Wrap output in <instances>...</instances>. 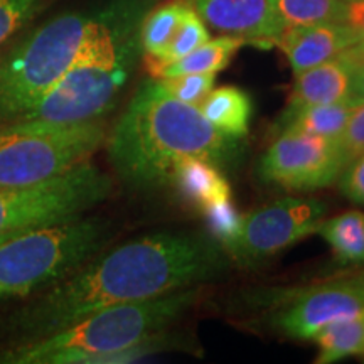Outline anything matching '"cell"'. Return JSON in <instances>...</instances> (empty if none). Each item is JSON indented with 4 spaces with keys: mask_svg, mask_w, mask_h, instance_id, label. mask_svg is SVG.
I'll use <instances>...</instances> for the list:
<instances>
[{
    "mask_svg": "<svg viewBox=\"0 0 364 364\" xmlns=\"http://www.w3.org/2000/svg\"><path fill=\"white\" fill-rule=\"evenodd\" d=\"M226 255L199 235L157 233L100 252L66 277L17 299L0 317V346L51 336L91 314L218 279Z\"/></svg>",
    "mask_w": 364,
    "mask_h": 364,
    "instance_id": "1",
    "label": "cell"
},
{
    "mask_svg": "<svg viewBox=\"0 0 364 364\" xmlns=\"http://www.w3.org/2000/svg\"><path fill=\"white\" fill-rule=\"evenodd\" d=\"M107 144L117 176L135 189L171 186L184 157H203L221 169L241 154L240 139L218 130L199 107L172 97L157 78L140 85Z\"/></svg>",
    "mask_w": 364,
    "mask_h": 364,
    "instance_id": "2",
    "label": "cell"
},
{
    "mask_svg": "<svg viewBox=\"0 0 364 364\" xmlns=\"http://www.w3.org/2000/svg\"><path fill=\"white\" fill-rule=\"evenodd\" d=\"M196 300L194 287L139 302L118 304L29 343L0 346V364H115L156 353L159 332Z\"/></svg>",
    "mask_w": 364,
    "mask_h": 364,
    "instance_id": "3",
    "label": "cell"
},
{
    "mask_svg": "<svg viewBox=\"0 0 364 364\" xmlns=\"http://www.w3.org/2000/svg\"><path fill=\"white\" fill-rule=\"evenodd\" d=\"M145 14L144 0H113L110 17L81 56L17 120L80 124L107 115L142 53Z\"/></svg>",
    "mask_w": 364,
    "mask_h": 364,
    "instance_id": "4",
    "label": "cell"
},
{
    "mask_svg": "<svg viewBox=\"0 0 364 364\" xmlns=\"http://www.w3.org/2000/svg\"><path fill=\"white\" fill-rule=\"evenodd\" d=\"M110 6L58 14L0 46V125L17 120L81 56L108 21Z\"/></svg>",
    "mask_w": 364,
    "mask_h": 364,
    "instance_id": "5",
    "label": "cell"
},
{
    "mask_svg": "<svg viewBox=\"0 0 364 364\" xmlns=\"http://www.w3.org/2000/svg\"><path fill=\"white\" fill-rule=\"evenodd\" d=\"M110 240L98 218H71L34 228L0 245V300H17L66 277Z\"/></svg>",
    "mask_w": 364,
    "mask_h": 364,
    "instance_id": "6",
    "label": "cell"
},
{
    "mask_svg": "<svg viewBox=\"0 0 364 364\" xmlns=\"http://www.w3.org/2000/svg\"><path fill=\"white\" fill-rule=\"evenodd\" d=\"M105 142L102 118L80 124L17 120L0 125V188L54 179L88 162Z\"/></svg>",
    "mask_w": 364,
    "mask_h": 364,
    "instance_id": "7",
    "label": "cell"
},
{
    "mask_svg": "<svg viewBox=\"0 0 364 364\" xmlns=\"http://www.w3.org/2000/svg\"><path fill=\"white\" fill-rule=\"evenodd\" d=\"M112 191V177L91 161L39 184L0 188V245L34 228L83 216Z\"/></svg>",
    "mask_w": 364,
    "mask_h": 364,
    "instance_id": "8",
    "label": "cell"
},
{
    "mask_svg": "<svg viewBox=\"0 0 364 364\" xmlns=\"http://www.w3.org/2000/svg\"><path fill=\"white\" fill-rule=\"evenodd\" d=\"M327 204L314 198H284L241 218L233 243L228 247L241 263H257L317 233Z\"/></svg>",
    "mask_w": 364,
    "mask_h": 364,
    "instance_id": "9",
    "label": "cell"
},
{
    "mask_svg": "<svg viewBox=\"0 0 364 364\" xmlns=\"http://www.w3.org/2000/svg\"><path fill=\"white\" fill-rule=\"evenodd\" d=\"M343 169L338 140L285 132L262 156L258 177L265 184L289 191H316L338 181Z\"/></svg>",
    "mask_w": 364,
    "mask_h": 364,
    "instance_id": "10",
    "label": "cell"
},
{
    "mask_svg": "<svg viewBox=\"0 0 364 364\" xmlns=\"http://www.w3.org/2000/svg\"><path fill=\"white\" fill-rule=\"evenodd\" d=\"M364 314L356 280L329 282L295 292L273 316V326L292 339L311 341L332 322Z\"/></svg>",
    "mask_w": 364,
    "mask_h": 364,
    "instance_id": "11",
    "label": "cell"
},
{
    "mask_svg": "<svg viewBox=\"0 0 364 364\" xmlns=\"http://www.w3.org/2000/svg\"><path fill=\"white\" fill-rule=\"evenodd\" d=\"M189 4L211 29L238 36L247 43L273 46L284 33L270 0H189Z\"/></svg>",
    "mask_w": 364,
    "mask_h": 364,
    "instance_id": "12",
    "label": "cell"
},
{
    "mask_svg": "<svg viewBox=\"0 0 364 364\" xmlns=\"http://www.w3.org/2000/svg\"><path fill=\"white\" fill-rule=\"evenodd\" d=\"M363 36L348 22L295 26L285 29L275 46L284 51L295 75L338 58Z\"/></svg>",
    "mask_w": 364,
    "mask_h": 364,
    "instance_id": "13",
    "label": "cell"
},
{
    "mask_svg": "<svg viewBox=\"0 0 364 364\" xmlns=\"http://www.w3.org/2000/svg\"><path fill=\"white\" fill-rule=\"evenodd\" d=\"M351 63L343 54L311 70L295 75L294 90L287 107L332 105L349 102L353 88Z\"/></svg>",
    "mask_w": 364,
    "mask_h": 364,
    "instance_id": "14",
    "label": "cell"
},
{
    "mask_svg": "<svg viewBox=\"0 0 364 364\" xmlns=\"http://www.w3.org/2000/svg\"><path fill=\"white\" fill-rule=\"evenodd\" d=\"M171 186L198 211L231 201L230 182L220 167L203 157H184L172 171Z\"/></svg>",
    "mask_w": 364,
    "mask_h": 364,
    "instance_id": "15",
    "label": "cell"
},
{
    "mask_svg": "<svg viewBox=\"0 0 364 364\" xmlns=\"http://www.w3.org/2000/svg\"><path fill=\"white\" fill-rule=\"evenodd\" d=\"M356 103V100H349V102L332 105L287 107L282 117L273 124L272 132L275 135L285 132H300V134L322 135L338 140Z\"/></svg>",
    "mask_w": 364,
    "mask_h": 364,
    "instance_id": "16",
    "label": "cell"
},
{
    "mask_svg": "<svg viewBox=\"0 0 364 364\" xmlns=\"http://www.w3.org/2000/svg\"><path fill=\"white\" fill-rule=\"evenodd\" d=\"M247 44V41L238 36H221V38L209 39L196 48L188 56L171 65L156 68L150 71L152 78H176L184 75H201V73H218L230 65L231 58L240 51V48Z\"/></svg>",
    "mask_w": 364,
    "mask_h": 364,
    "instance_id": "17",
    "label": "cell"
},
{
    "mask_svg": "<svg viewBox=\"0 0 364 364\" xmlns=\"http://www.w3.org/2000/svg\"><path fill=\"white\" fill-rule=\"evenodd\" d=\"M199 110L223 134L243 139L248 134L253 105L247 91L236 86H221L211 90Z\"/></svg>",
    "mask_w": 364,
    "mask_h": 364,
    "instance_id": "18",
    "label": "cell"
},
{
    "mask_svg": "<svg viewBox=\"0 0 364 364\" xmlns=\"http://www.w3.org/2000/svg\"><path fill=\"white\" fill-rule=\"evenodd\" d=\"M317 233L331 245L339 263H364V213L349 211L324 220Z\"/></svg>",
    "mask_w": 364,
    "mask_h": 364,
    "instance_id": "19",
    "label": "cell"
},
{
    "mask_svg": "<svg viewBox=\"0 0 364 364\" xmlns=\"http://www.w3.org/2000/svg\"><path fill=\"white\" fill-rule=\"evenodd\" d=\"M318 346L316 363L331 364L349 356H364V314L324 327L314 338Z\"/></svg>",
    "mask_w": 364,
    "mask_h": 364,
    "instance_id": "20",
    "label": "cell"
},
{
    "mask_svg": "<svg viewBox=\"0 0 364 364\" xmlns=\"http://www.w3.org/2000/svg\"><path fill=\"white\" fill-rule=\"evenodd\" d=\"M282 29L295 26L346 22L348 0H270Z\"/></svg>",
    "mask_w": 364,
    "mask_h": 364,
    "instance_id": "21",
    "label": "cell"
},
{
    "mask_svg": "<svg viewBox=\"0 0 364 364\" xmlns=\"http://www.w3.org/2000/svg\"><path fill=\"white\" fill-rule=\"evenodd\" d=\"M189 0H171L144 16L140 26V46L145 58H161L164 49L174 38Z\"/></svg>",
    "mask_w": 364,
    "mask_h": 364,
    "instance_id": "22",
    "label": "cell"
},
{
    "mask_svg": "<svg viewBox=\"0 0 364 364\" xmlns=\"http://www.w3.org/2000/svg\"><path fill=\"white\" fill-rule=\"evenodd\" d=\"M209 39H211V34H209L206 22L199 17V14L194 11V7L188 4L184 9V14H182V19L179 22V27H177L174 38L167 44V48L164 49L161 58H145L149 73L156 70V68L179 61L181 58L188 56L189 53H193L196 48H199V46Z\"/></svg>",
    "mask_w": 364,
    "mask_h": 364,
    "instance_id": "23",
    "label": "cell"
},
{
    "mask_svg": "<svg viewBox=\"0 0 364 364\" xmlns=\"http://www.w3.org/2000/svg\"><path fill=\"white\" fill-rule=\"evenodd\" d=\"M46 0H0V46L43 12Z\"/></svg>",
    "mask_w": 364,
    "mask_h": 364,
    "instance_id": "24",
    "label": "cell"
},
{
    "mask_svg": "<svg viewBox=\"0 0 364 364\" xmlns=\"http://www.w3.org/2000/svg\"><path fill=\"white\" fill-rule=\"evenodd\" d=\"M172 97L189 105H199L208 97L215 86V73H201V75H184L176 78H157Z\"/></svg>",
    "mask_w": 364,
    "mask_h": 364,
    "instance_id": "25",
    "label": "cell"
},
{
    "mask_svg": "<svg viewBox=\"0 0 364 364\" xmlns=\"http://www.w3.org/2000/svg\"><path fill=\"white\" fill-rule=\"evenodd\" d=\"M201 213L204 220H206V225L209 231H211V235L215 236L218 243H221L223 248L228 250V247L238 236L241 226V216L236 211L235 204L231 201H225L215 204L211 208H206Z\"/></svg>",
    "mask_w": 364,
    "mask_h": 364,
    "instance_id": "26",
    "label": "cell"
},
{
    "mask_svg": "<svg viewBox=\"0 0 364 364\" xmlns=\"http://www.w3.org/2000/svg\"><path fill=\"white\" fill-rule=\"evenodd\" d=\"M338 144L343 154L344 167L364 152V100L354 105Z\"/></svg>",
    "mask_w": 364,
    "mask_h": 364,
    "instance_id": "27",
    "label": "cell"
},
{
    "mask_svg": "<svg viewBox=\"0 0 364 364\" xmlns=\"http://www.w3.org/2000/svg\"><path fill=\"white\" fill-rule=\"evenodd\" d=\"M339 189L349 201L364 206V152L341 172Z\"/></svg>",
    "mask_w": 364,
    "mask_h": 364,
    "instance_id": "28",
    "label": "cell"
},
{
    "mask_svg": "<svg viewBox=\"0 0 364 364\" xmlns=\"http://www.w3.org/2000/svg\"><path fill=\"white\" fill-rule=\"evenodd\" d=\"M346 22L364 38V0H348Z\"/></svg>",
    "mask_w": 364,
    "mask_h": 364,
    "instance_id": "29",
    "label": "cell"
},
{
    "mask_svg": "<svg viewBox=\"0 0 364 364\" xmlns=\"http://www.w3.org/2000/svg\"><path fill=\"white\" fill-rule=\"evenodd\" d=\"M351 98L356 100V102H363L364 100V63L354 68L353 71Z\"/></svg>",
    "mask_w": 364,
    "mask_h": 364,
    "instance_id": "30",
    "label": "cell"
},
{
    "mask_svg": "<svg viewBox=\"0 0 364 364\" xmlns=\"http://www.w3.org/2000/svg\"><path fill=\"white\" fill-rule=\"evenodd\" d=\"M354 280H356L359 290H361L363 295H364V275H361V277H359V279H354Z\"/></svg>",
    "mask_w": 364,
    "mask_h": 364,
    "instance_id": "31",
    "label": "cell"
}]
</instances>
